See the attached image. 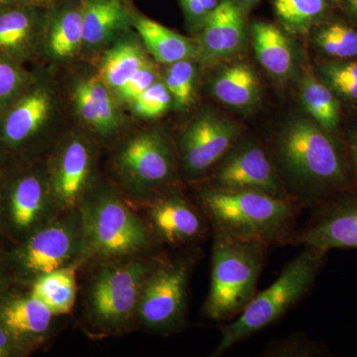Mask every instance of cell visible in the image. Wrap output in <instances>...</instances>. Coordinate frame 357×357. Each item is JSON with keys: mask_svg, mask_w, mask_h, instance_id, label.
<instances>
[{"mask_svg": "<svg viewBox=\"0 0 357 357\" xmlns=\"http://www.w3.org/2000/svg\"><path fill=\"white\" fill-rule=\"evenodd\" d=\"M301 100L310 119L330 132L338 133L342 121L340 100L311 69L305 72Z\"/></svg>", "mask_w": 357, "mask_h": 357, "instance_id": "obj_22", "label": "cell"}, {"mask_svg": "<svg viewBox=\"0 0 357 357\" xmlns=\"http://www.w3.org/2000/svg\"><path fill=\"white\" fill-rule=\"evenodd\" d=\"M241 3L248 4V6H253V4L257 3L260 0H238Z\"/></svg>", "mask_w": 357, "mask_h": 357, "instance_id": "obj_44", "label": "cell"}, {"mask_svg": "<svg viewBox=\"0 0 357 357\" xmlns=\"http://www.w3.org/2000/svg\"><path fill=\"white\" fill-rule=\"evenodd\" d=\"M264 354L271 357H312L325 356L326 349L310 338L295 335L269 344Z\"/></svg>", "mask_w": 357, "mask_h": 357, "instance_id": "obj_35", "label": "cell"}, {"mask_svg": "<svg viewBox=\"0 0 357 357\" xmlns=\"http://www.w3.org/2000/svg\"><path fill=\"white\" fill-rule=\"evenodd\" d=\"M312 40L318 50L332 60L357 59V30L344 21L324 20Z\"/></svg>", "mask_w": 357, "mask_h": 357, "instance_id": "obj_26", "label": "cell"}, {"mask_svg": "<svg viewBox=\"0 0 357 357\" xmlns=\"http://www.w3.org/2000/svg\"><path fill=\"white\" fill-rule=\"evenodd\" d=\"M337 4V0H274V10L288 30L303 34L326 20Z\"/></svg>", "mask_w": 357, "mask_h": 357, "instance_id": "obj_24", "label": "cell"}, {"mask_svg": "<svg viewBox=\"0 0 357 357\" xmlns=\"http://www.w3.org/2000/svg\"><path fill=\"white\" fill-rule=\"evenodd\" d=\"M253 47L258 62L271 76L285 79L295 68V52L291 40L272 23L252 25Z\"/></svg>", "mask_w": 357, "mask_h": 357, "instance_id": "obj_17", "label": "cell"}, {"mask_svg": "<svg viewBox=\"0 0 357 357\" xmlns=\"http://www.w3.org/2000/svg\"><path fill=\"white\" fill-rule=\"evenodd\" d=\"M208 175L206 189L260 192L292 203L271 156L253 138L241 136Z\"/></svg>", "mask_w": 357, "mask_h": 357, "instance_id": "obj_5", "label": "cell"}, {"mask_svg": "<svg viewBox=\"0 0 357 357\" xmlns=\"http://www.w3.org/2000/svg\"><path fill=\"white\" fill-rule=\"evenodd\" d=\"M190 265L174 261L162 265L147 279L140 294L138 310L146 325L169 328L184 314Z\"/></svg>", "mask_w": 357, "mask_h": 357, "instance_id": "obj_9", "label": "cell"}, {"mask_svg": "<svg viewBox=\"0 0 357 357\" xmlns=\"http://www.w3.org/2000/svg\"><path fill=\"white\" fill-rule=\"evenodd\" d=\"M86 82H88L89 88L91 89L93 100H95L96 109H98L100 124H102L100 133L112 132L119 126V119L107 86L98 77H91V79H86Z\"/></svg>", "mask_w": 357, "mask_h": 357, "instance_id": "obj_33", "label": "cell"}, {"mask_svg": "<svg viewBox=\"0 0 357 357\" xmlns=\"http://www.w3.org/2000/svg\"><path fill=\"white\" fill-rule=\"evenodd\" d=\"M211 91L220 102L246 109L253 107L259 98V81L248 64L234 63L218 73L211 84Z\"/></svg>", "mask_w": 357, "mask_h": 357, "instance_id": "obj_19", "label": "cell"}, {"mask_svg": "<svg viewBox=\"0 0 357 357\" xmlns=\"http://www.w3.org/2000/svg\"><path fill=\"white\" fill-rule=\"evenodd\" d=\"M181 1L190 17L204 23L206 17L220 6L222 0H181Z\"/></svg>", "mask_w": 357, "mask_h": 357, "instance_id": "obj_38", "label": "cell"}, {"mask_svg": "<svg viewBox=\"0 0 357 357\" xmlns=\"http://www.w3.org/2000/svg\"><path fill=\"white\" fill-rule=\"evenodd\" d=\"M135 27L148 50L163 64L189 60L199 51L198 45L192 40L149 18L138 17Z\"/></svg>", "mask_w": 357, "mask_h": 357, "instance_id": "obj_20", "label": "cell"}, {"mask_svg": "<svg viewBox=\"0 0 357 357\" xmlns=\"http://www.w3.org/2000/svg\"><path fill=\"white\" fill-rule=\"evenodd\" d=\"M149 272L147 265L135 262L103 272L91 294L93 311L100 321L119 323L138 307L142 282Z\"/></svg>", "mask_w": 357, "mask_h": 357, "instance_id": "obj_11", "label": "cell"}, {"mask_svg": "<svg viewBox=\"0 0 357 357\" xmlns=\"http://www.w3.org/2000/svg\"><path fill=\"white\" fill-rule=\"evenodd\" d=\"M269 248L213 231L210 292L206 317L227 321L237 318L256 295Z\"/></svg>", "mask_w": 357, "mask_h": 357, "instance_id": "obj_4", "label": "cell"}, {"mask_svg": "<svg viewBox=\"0 0 357 357\" xmlns=\"http://www.w3.org/2000/svg\"><path fill=\"white\" fill-rule=\"evenodd\" d=\"M198 195L213 231L268 248L292 244L298 213L302 211L295 204L255 191L204 188Z\"/></svg>", "mask_w": 357, "mask_h": 357, "instance_id": "obj_2", "label": "cell"}, {"mask_svg": "<svg viewBox=\"0 0 357 357\" xmlns=\"http://www.w3.org/2000/svg\"><path fill=\"white\" fill-rule=\"evenodd\" d=\"M122 171L139 189L157 190L174 177V156L170 143L159 132H145L132 138L119 158Z\"/></svg>", "mask_w": 357, "mask_h": 357, "instance_id": "obj_10", "label": "cell"}, {"mask_svg": "<svg viewBox=\"0 0 357 357\" xmlns=\"http://www.w3.org/2000/svg\"><path fill=\"white\" fill-rule=\"evenodd\" d=\"M172 98L165 84L155 82L139 98L134 100V107L140 116L152 119L164 114L170 107Z\"/></svg>", "mask_w": 357, "mask_h": 357, "instance_id": "obj_34", "label": "cell"}, {"mask_svg": "<svg viewBox=\"0 0 357 357\" xmlns=\"http://www.w3.org/2000/svg\"><path fill=\"white\" fill-rule=\"evenodd\" d=\"M11 211L17 227H30L38 218L44 202V188L37 176L27 175L18 180L13 194Z\"/></svg>", "mask_w": 357, "mask_h": 357, "instance_id": "obj_29", "label": "cell"}, {"mask_svg": "<svg viewBox=\"0 0 357 357\" xmlns=\"http://www.w3.org/2000/svg\"><path fill=\"white\" fill-rule=\"evenodd\" d=\"M83 14L84 43L102 44L121 29L128 18L122 0H84Z\"/></svg>", "mask_w": 357, "mask_h": 357, "instance_id": "obj_21", "label": "cell"}, {"mask_svg": "<svg viewBox=\"0 0 357 357\" xmlns=\"http://www.w3.org/2000/svg\"><path fill=\"white\" fill-rule=\"evenodd\" d=\"M20 4H27L25 0H0V11Z\"/></svg>", "mask_w": 357, "mask_h": 357, "instance_id": "obj_42", "label": "cell"}, {"mask_svg": "<svg viewBox=\"0 0 357 357\" xmlns=\"http://www.w3.org/2000/svg\"><path fill=\"white\" fill-rule=\"evenodd\" d=\"M196 69L190 60L178 61L166 73L165 84L176 105L184 109L191 107L195 98Z\"/></svg>", "mask_w": 357, "mask_h": 357, "instance_id": "obj_31", "label": "cell"}, {"mask_svg": "<svg viewBox=\"0 0 357 357\" xmlns=\"http://www.w3.org/2000/svg\"><path fill=\"white\" fill-rule=\"evenodd\" d=\"M54 316L46 305L37 298L14 301L2 312V319L7 328L17 333L46 332Z\"/></svg>", "mask_w": 357, "mask_h": 357, "instance_id": "obj_27", "label": "cell"}, {"mask_svg": "<svg viewBox=\"0 0 357 357\" xmlns=\"http://www.w3.org/2000/svg\"><path fill=\"white\" fill-rule=\"evenodd\" d=\"M146 57L137 45L123 42L107 52L100 75L109 88L121 89L141 69L148 66Z\"/></svg>", "mask_w": 357, "mask_h": 357, "instance_id": "obj_25", "label": "cell"}, {"mask_svg": "<svg viewBox=\"0 0 357 357\" xmlns=\"http://www.w3.org/2000/svg\"><path fill=\"white\" fill-rule=\"evenodd\" d=\"M39 14L32 4H20L0 11V52L16 61L29 58L36 45Z\"/></svg>", "mask_w": 357, "mask_h": 357, "instance_id": "obj_15", "label": "cell"}, {"mask_svg": "<svg viewBox=\"0 0 357 357\" xmlns=\"http://www.w3.org/2000/svg\"><path fill=\"white\" fill-rule=\"evenodd\" d=\"M312 211L311 220L297 230L292 244L326 252L357 249V190L338 194Z\"/></svg>", "mask_w": 357, "mask_h": 357, "instance_id": "obj_8", "label": "cell"}, {"mask_svg": "<svg viewBox=\"0 0 357 357\" xmlns=\"http://www.w3.org/2000/svg\"><path fill=\"white\" fill-rule=\"evenodd\" d=\"M8 349V337H7L6 332L0 328V356H6Z\"/></svg>", "mask_w": 357, "mask_h": 357, "instance_id": "obj_41", "label": "cell"}, {"mask_svg": "<svg viewBox=\"0 0 357 357\" xmlns=\"http://www.w3.org/2000/svg\"><path fill=\"white\" fill-rule=\"evenodd\" d=\"M344 141L354 175V185L357 190V124L347 131Z\"/></svg>", "mask_w": 357, "mask_h": 357, "instance_id": "obj_39", "label": "cell"}, {"mask_svg": "<svg viewBox=\"0 0 357 357\" xmlns=\"http://www.w3.org/2000/svg\"><path fill=\"white\" fill-rule=\"evenodd\" d=\"M338 6L357 25V0H337Z\"/></svg>", "mask_w": 357, "mask_h": 357, "instance_id": "obj_40", "label": "cell"}, {"mask_svg": "<svg viewBox=\"0 0 357 357\" xmlns=\"http://www.w3.org/2000/svg\"><path fill=\"white\" fill-rule=\"evenodd\" d=\"M245 32L243 7L236 0H222L204 21L199 50L208 60H222L241 50Z\"/></svg>", "mask_w": 357, "mask_h": 357, "instance_id": "obj_13", "label": "cell"}, {"mask_svg": "<svg viewBox=\"0 0 357 357\" xmlns=\"http://www.w3.org/2000/svg\"><path fill=\"white\" fill-rule=\"evenodd\" d=\"M156 82V74L150 65L138 70L130 79L119 89L122 100L134 102L146 89Z\"/></svg>", "mask_w": 357, "mask_h": 357, "instance_id": "obj_37", "label": "cell"}, {"mask_svg": "<svg viewBox=\"0 0 357 357\" xmlns=\"http://www.w3.org/2000/svg\"><path fill=\"white\" fill-rule=\"evenodd\" d=\"M50 1V0H25L26 3L36 6V4L41 3V2Z\"/></svg>", "mask_w": 357, "mask_h": 357, "instance_id": "obj_43", "label": "cell"}, {"mask_svg": "<svg viewBox=\"0 0 357 357\" xmlns=\"http://www.w3.org/2000/svg\"><path fill=\"white\" fill-rule=\"evenodd\" d=\"M318 77L332 89L338 100L357 102V59H328L319 65Z\"/></svg>", "mask_w": 357, "mask_h": 357, "instance_id": "obj_30", "label": "cell"}, {"mask_svg": "<svg viewBox=\"0 0 357 357\" xmlns=\"http://www.w3.org/2000/svg\"><path fill=\"white\" fill-rule=\"evenodd\" d=\"M271 158L301 210L356 190L344 141L311 119L288 122L275 136Z\"/></svg>", "mask_w": 357, "mask_h": 357, "instance_id": "obj_1", "label": "cell"}, {"mask_svg": "<svg viewBox=\"0 0 357 357\" xmlns=\"http://www.w3.org/2000/svg\"><path fill=\"white\" fill-rule=\"evenodd\" d=\"M75 102H76L77 112L84 121L100 132L102 124H100L95 100L89 88L88 82H83L75 89Z\"/></svg>", "mask_w": 357, "mask_h": 357, "instance_id": "obj_36", "label": "cell"}, {"mask_svg": "<svg viewBox=\"0 0 357 357\" xmlns=\"http://www.w3.org/2000/svg\"><path fill=\"white\" fill-rule=\"evenodd\" d=\"M84 43L83 14L79 8H70L58 16L49 33V52L56 58L73 57Z\"/></svg>", "mask_w": 357, "mask_h": 357, "instance_id": "obj_28", "label": "cell"}, {"mask_svg": "<svg viewBox=\"0 0 357 357\" xmlns=\"http://www.w3.org/2000/svg\"><path fill=\"white\" fill-rule=\"evenodd\" d=\"M326 256V251L304 246L270 287L256 293L237 318L222 326V337L213 356H222L234 345L278 321L310 292Z\"/></svg>", "mask_w": 357, "mask_h": 357, "instance_id": "obj_3", "label": "cell"}, {"mask_svg": "<svg viewBox=\"0 0 357 357\" xmlns=\"http://www.w3.org/2000/svg\"><path fill=\"white\" fill-rule=\"evenodd\" d=\"M76 269L60 268L42 275L33 286L32 296L44 303L53 314L72 311L76 301Z\"/></svg>", "mask_w": 357, "mask_h": 357, "instance_id": "obj_23", "label": "cell"}, {"mask_svg": "<svg viewBox=\"0 0 357 357\" xmlns=\"http://www.w3.org/2000/svg\"><path fill=\"white\" fill-rule=\"evenodd\" d=\"M89 152L81 140L68 144L59 161L54 177V192L61 203L72 206L81 196L88 181Z\"/></svg>", "mask_w": 357, "mask_h": 357, "instance_id": "obj_18", "label": "cell"}, {"mask_svg": "<svg viewBox=\"0 0 357 357\" xmlns=\"http://www.w3.org/2000/svg\"><path fill=\"white\" fill-rule=\"evenodd\" d=\"M29 81L21 63L0 52V110L13 102Z\"/></svg>", "mask_w": 357, "mask_h": 357, "instance_id": "obj_32", "label": "cell"}, {"mask_svg": "<svg viewBox=\"0 0 357 357\" xmlns=\"http://www.w3.org/2000/svg\"><path fill=\"white\" fill-rule=\"evenodd\" d=\"M150 217L158 236L168 243H189L204 232L203 220L198 211L175 192L156 199Z\"/></svg>", "mask_w": 357, "mask_h": 357, "instance_id": "obj_14", "label": "cell"}, {"mask_svg": "<svg viewBox=\"0 0 357 357\" xmlns=\"http://www.w3.org/2000/svg\"><path fill=\"white\" fill-rule=\"evenodd\" d=\"M84 234L89 248L96 255H128L148 243L143 223L119 199L105 197L84 210Z\"/></svg>", "mask_w": 357, "mask_h": 357, "instance_id": "obj_6", "label": "cell"}, {"mask_svg": "<svg viewBox=\"0 0 357 357\" xmlns=\"http://www.w3.org/2000/svg\"><path fill=\"white\" fill-rule=\"evenodd\" d=\"M30 82L0 110V142L9 149L20 148L38 135L50 116L52 100L48 89Z\"/></svg>", "mask_w": 357, "mask_h": 357, "instance_id": "obj_12", "label": "cell"}, {"mask_svg": "<svg viewBox=\"0 0 357 357\" xmlns=\"http://www.w3.org/2000/svg\"><path fill=\"white\" fill-rule=\"evenodd\" d=\"M74 249V236L67 227L53 225L30 239L24 253L25 266L46 274L63 268Z\"/></svg>", "mask_w": 357, "mask_h": 357, "instance_id": "obj_16", "label": "cell"}, {"mask_svg": "<svg viewBox=\"0 0 357 357\" xmlns=\"http://www.w3.org/2000/svg\"><path fill=\"white\" fill-rule=\"evenodd\" d=\"M241 137V128L229 119L213 114L199 115L181 133L183 169L191 178L204 177Z\"/></svg>", "mask_w": 357, "mask_h": 357, "instance_id": "obj_7", "label": "cell"}]
</instances>
